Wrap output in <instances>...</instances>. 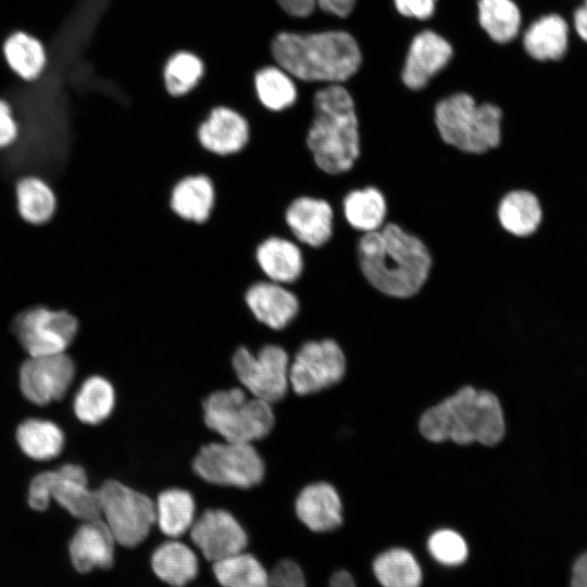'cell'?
I'll list each match as a JSON object with an SVG mask.
<instances>
[{
    "label": "cell",
    "mask_w": 587,
    "mask_h": 587,
    "mask_svg": "<svg viewBox=\"0 0 587 587\" xmlns=\"http://www.w3.org/2000/svg\"><path fill=\"white\" fill-rule=\"evenodd\" d=\"M358 259L366 280L384 295L409 298L425 284L432 257L425 243L397 224L364 234Z\"/></svg>",
    "instance_id": "1"
},
{
    "label": "cell",
    "mask_w": 587,
    "mask_h": 587,
    "mask_svg": "<svg viewBox=\"0 0 587 587\" xmlns=\"http://www.w3.org/2000/svg\"><path fill=\"white\" fill-rule=\"evenodd\" d=\"M276 64L305 83L340 84L361 64V50L347 32L278 33L271 42Z\"/></svg>",
    "instance_id": "2"
},
{
    "label": "cell",
    "mask_w": 587,
    "mask_h": 587,
    "mask_svg": "<svg viewBox=\"0 0 587 587\" xmlns=\"http://www.w3.org/2000/svg\"><path fill=\"white\" fill-rule=\"evenodd\" d=\"M304 145L315 167L327 175L348 172L360 154L354 102L340 84L316 90Z\"/></svg>",
    "instance_id": "3"
},
{
    "label": "cell",
    "mask_w": 587,
    "mask_h": 587,
    "mask_svg": "<svg viewBox=\"0 0 587 587\" xmlns=\"http://www.w3.org/2000/svg\"><path fill=\"white\" fill-rule=\"evenodd\" d=\"M420 430L434 442L452 440L459 445L495 446L504 436L505 422L496 395L465 386L426 410Z\"/></svg>",
    "instance_id": "4"
},
{
    "label": "cell",
    "mask_w": 587,
    "mask_h": 587,
    "mask_svg": "<svg viewBox=\"0 0 587 587\" xmlns=\"http://www.w3.org/2000/svg\"><path fill=\"white\" fill-rule=\"evenodd\" d=\"M502 111L492 103L477 104L465 92L451 95L435 108L438 133L447 145L465 153L480 154L501 141Z\"/></svg>",
    "instance_id": "5"
},
{
    "label": "cell",
    "mask_w": 587,
    "mask_h": 587,
    "mask_svg": "<svg viewBox=\"0 0 587 587\" xmlns=\"http://www.w3.org/2000/svg\"><path fill=\"white\" fill-rule=\"evenodd\" d=\"M203 417L224 440L247 444L265 437L275 421L271 403L240 388L211 394L203 402Z\"/></svg>",
    "instance_id": "6"
},
{
    "label": "cell",
    "mask_w": 587,
    "mask_h": 587,
    "mask_svg": "<svg viewBox=\"0 0 587 587\" xmlns=\"http://www.w3.org/2000/svg\"><path fill=\"white\" fill-rule=\"evenodd\" d=\"M97 494L115 542L132 548L145 540L155 523V505L148 496L115 479L105 480Z\"/></svg>",
    "instance_id": "7"
},
{
    "label": "cell",
    "mask_w": 587,
    "mask_h": 587,
    "mask_svg": "<svg viewBox=\"0 0 587 587\" xmlns=\"http://www.w3.org/2000/svg\"><path fill=\"white\" fill-rule=\"evenodd\" d=\"M12 333L28 357L63 353L75 340L78 319L67 310L36 304L18 312Z\"/></svg>",
    "instance_id": "8"
},
{
    "label": "cell",
    "mask_w": 587,
    "mask_h": 587,
    "mask_svg": "<svg viewBox=\"0 0 587 587\" xmlns=\"http://www.w3.org/2000/svg\"><path fill=\"white\" fill-rule=\"evenodd\" d=\"M203 480L238 488H250L264 477V463L252 444L227 441L203 446L192 463Z\"/></svg>",
    "instance_id": "9"
},
{
    "label": "cell",
    "mask_w": 587,
    "mask_h": 587,
    "mask_svg": "<svg viewBox=\"0 0 587 587\" xmlns=\"http://www.w3.org/2000/svg\"><path fill=\"white\" fill-rule=\"evenodd\" d=\"M289 360L277 345H266L257 354L240 347L233 357L237 378L251 396L274 403L289 387Z\"/></svg>",
    "instance_id": "10"
},
{
    "label": "cell",
    "mask_w": 587,
    "mask_h": 587,
    "mask_svg": "<svg viewBox=\"0 0 587 587\" xmlns=\"http://www.w3.org/2000/svg\"><path fill=\"white\" fill-rule=\"evenodd\" d=\"M345 369V355L337 342L308 341L289 365V386L301 396L314 394L338 383Z\"/></svg>",
    "instance_id": "11"
},
{
    "label": "cell",
    "mask_w": 587,
    "mask_h": 587,
    "mask_svg": "<svg viewBox=\"0 0 587 587\" xmlns=\"http://www.w3.org/2000/svg\"><path fill=\"white\" fill-rule=\"evenodd\" d=\"M75 372V363L65 352L29 357L18 371L20 390L30 403L48 405L67 394Z\"/></svg>",
    "instance_id": "12"
},
{
    "label": "cell",
    "mask_w": 587,
    "mask_h": 587,
    "mask_svg": "<svg viewBox=\"0 0 587 587\" xmlns=\"http://www.w3.org/2000/svg\"><path fill=\"white\" fill-rule=\"evenodd\" d=\"M252 129L248 116L237 108L218 103L198 123L195 137L199 147L216 158H232L249 146Z\"/></svg>",
    "instance_id": "13"
},
{
    "label": "cell",
    "mask_w": 587,
    "mask_h": 587,
    "mask_svg": "<svg viewBox=\"0 0 587 587\" xmlns=\"http://www.w3.org/2000/svg\"><path fill=\"white\" fill-rule=\"evenodd\" d=\"M284 224L290 237L304 249L320 250L334 233V210L323 197L300 193L294 197L283 213Z\"/></svg>",
    "instance_id": "14"
},
{
    "label": "cell",
    "mask_w": 587,
    "mask_h": 587,
    "mask_svg": "<svg viewBox=\"0 0 587 587\" xmlns=\"http://www.w3.org/2000/svg\"><path fill=\"white\" fill-rule=\"evenodd\" d=\"M243 303L251 317L272 330L288 327L300 312V298L290 286L263 277L250 283L243 291Z\"/></svg>",
    "instance_id": "15"
},
{
    "label": "cell",
    "mask_w": 587,
    "mask_h": 587,
    "mask_svg": "<svg viewBox=\"0 0 587 587\" xmlns=\"http://www.w3.org/2000/svg\"><path fill=\"white\" fill-rule=\"evenodd\" d=\"M193 544L203 557L214 562L245 550L248 537L238 521L225 510H208L190 528Z\"/></svg>",
    "instance_id": "16"
},
{
    "label": "cell",
    "mask_w": 587,
    "mask_h": 587,
    "mask_svg": "<svg viewBox=\"0 0 587 587\" xmlns=\"http://www.w3.org/2000/svg\"><path fill=\"white\" fill-rule=\"evenodd\" d=\"M253 259L263 278L290 287L305 270L304 248L285 234L263 237L254 248Z\"/></svg>",
    "instance_id": "17"
},
{
    "label": "cell",
    "mask_w": 587,
    "mask_h": 587,
    "mask_svg": "<svg viewBox=\"0 0 587 587\" xmlns=\"http://www.w3.org/2000/svg\"><path fill=\"white\" fill-rule=\"evenodd\" d=\"M217 202L214 179L205 172H192L178 177L170 188V211L180 221L203 225L210 221Z\"/></svg>",
    "instance_id": "18"
},
{
    "label": "cell",
    "mask_w": 587,
    "mask_h": 587,
    "mask_svg": "<svg viewBox=\"0 0 587 587\" xmlns=\"http://www.w3.org/2000/svg\"><path fill=\"white\" fill-rule=\"evenodd\" d=\"M51 500L74 517L84 522L101 519L97 489L88 486L85 469L75 463H65L51 470Z\"/></svg>",
    "instance_id": "19"
},
{
    "label": "cell",
    "mask_w": 587,
    "mask_h": 587,
    "mask_svg": "<svg viewBox=\"0 0 587 587\" xmlns=\"http://www.w3.org/2000/svg\"><path fill=\"white\" fill-rule=\"evenodd\" d=\"M452 57V47L432 30L417 34L411 42L402 71L407 87L419 90L441 71Z\"/></svg>",
    "instance_id": "20"
},
{
    "label": "cell",
    "mask_w": 587,
    "mask_h": 587,
    "mask_svg": "<svg viewBox=\"0 0 587 587\" xmlns=\"http://www.w3.org/2000/svg\"><path fill=\"white\" fill-rule=\"evenodd\" d=\"M115 539L101 520L84 522L70 542L71 561L80 573L109 569L113 564Z\"/></svg>",
    "instance_id": "21"
},
{
    "label": "cell",
    "mask_w": 587,
    "mask_h": 587,
    "mask_svg": "<svg viewBox=\"0 0 587 587\" xmlns=\"http://www.w3.org/2000/svg\"><path fill=\"white\" fill-rule=\"evenodd\" d=\"M15 208L20 218L33 226L50 223L58 211V195L42 176L30 173L14 183Z\"/></svg>",
    "instance_id": "22"
},
{
    "label": "cell",
    "mask_w": 587,
    "mask_h": 587,
    "mask_svg": "<svg viewBox=\"0 0 587 587\" xmlns=\"http://www.w3.org/2000/svg\"><path fill=\"white\" fill-rule=\"evenodd\" d=\"M299 520L316 533L337 528L341 522V501L336 489L327 483L304 487L296 500Z\"/></svg>",
    "instance_id": "23"
},
{
    "label": "cell",
    "mask_w": 587,
    "mask_h": 587,
    "mask_svg": "<svg viewBox=\"0 0 587 587\" xmlns=\"http://www.w3.org/2000/svg\"><path fill=\"white\" fill-rule=\"evenodd\" d=\"M2 54L13 74L25 83L39 80L48 66L43 42L23 30H15L5 38Z\"/></svg>",
    "instance_id": "24"
},
{
    "label": "cell",
    "mask_w": 587,
    "mask_h": 587,
    "mask_svg": "<svg viewBox=\"0 0 587 587\" xmlns=\"http://www.w3.org/2000/svg\"><path fill=\"white\" fill-rule=\"evenodd\" d=\"M542 208L538 197L525 189L504 195L498 205V220L502 228L516 237L535 234L542 222Z\"/></svg>",
    "instance_id": "25"
},
{
    "label": "cell",
    "mask_w": 587,
    "mask_h": 587,
    "mask_svg": "<svg viewBox=\"0 0 587 587\" xmlns=\"http://www.w3.org/2000/svg\"><path fill=\"white\" fill-rule=\"evenodd\" d=\"M253 95L263 110L274 114L289 111L299 99L294 77L278 65L264 66L254 74Z\"/></svg>",
    "instance_id": "26"
},
{
    "label": "cell",
    "mask_w": 587,
    "mask_h": 587,
    "mask_svg": "<svg viewBox=\"0 0 587 587\" xmlns=\"http://www.w3.org/2000/svg\"><path fill=\"white\" fill-rule=\"evenodd\" d=\"M569 43V26L559 14H547L536 20L525 32V51L538 61L563 58Z\"/></svg>",
    "instance_id": "27"
},
{
    "label": "cell",
    "mask_w": 587,
    "mask_h": 587,
    "mask_svg": "<svg viewBox=\"0 0 587 587\" xmlns=\"http://www.w3.org/2000/svg\"><path fill=\"white\" fill-rule=\"evenodd\" d=\"M15 439L20 450L34 461H50L65 445L62 428L50 420L30 417L18 424Z\"/></svg>",
    "instance_id": "28"
},
{
    "label": "cell",
    "mask_w": 587,
    "mask_h": 587,
    "mask_svg": "<svg viewBox=\"0 0 587 587\" xmlns=\"http://www.w3.org/2000/svg\"><path fill=\"white\" fill-rule=\"evenodd\" d=\"M151 566L154 574L172 587H184L198 574L195 552L176 540L166 541L154 550Z\"/></svg>",
    "instance_id": "29"
},
{
    "label": "cell",
    "mask_w": 587,
    "mask_h": 587,
    "mask_svg": "<svg viewBox=\"0 0 587 587\" xmlns=\"http://www.w3.org/2000/svg\"><path fill=\"white\" fill-rule=\"evenodd\" d=\"M115 404V391L104 377L92 375L86 378L73 399V412L78 421L97 425L108 419Z\"/></svg>",
    "instance_id": "30"
},
{
    "label": "cell",
    "mask_w": 587,
    "mask_h": 587,
    "mask_svg": "<svg viewBox=\"0 0 587 587\" xmlns=\"http://www.w3.org/2000/svg\"><path fill=\"white\" fill-rule=\"evenodd\" d=\"M155 505V522L163 534L176 538L191 528L195 522V500L188 491L172 488L162 491Z\"/></svg>",
    "instance_id": "31"
},
{
    "label": "cell",
    "mask_w": 587,
    "mask_h": 587,
    "mask_svg": "<svg viewBox=\"0 0 587 587\" xmlns=\"http://www.w3.org/2000/svg\"><path fill=\"white\" fill-rule=\"evenodd\" d=\"M342 211L350 226L366 234L383 226L387 207L378 189L366 187L349 192L344 198Z\"/></svg>",
    "instance_id": "32"
},
{
    "label": "cell",
    "mask_w": 587,
    "mask_h": 587,
    "mask_svg": "<svg viewBox=\"0 0 587 587\" xmlns=\"http://www.w3.org/2000/svg\"><path fill=\"white\" fill-rule=\"evenodd\" d=\"M375 577L383 587H420L422 570L407 549L394 548L378 554L373 562Z\"/></svg>",
    "instance_id": "33"
},
{
    "label": "cell",
    "mask_w": 587,
    "mask_h": 587,
    "mask_svg": "<svg viewBox=\"0 0 587 587\" xmlns=\"http://www.w3.org/2000/svg\"><path fill=\"white\" fill-rule=\"evenodd\" d=\"M204 75L202 60L189 51L174 53L165 63L162 73L165 93L173 99L190 96Z\"/></svg>",
    "instance_id": "34"
},
{
    "label": "cell",
    "mask_w": 587,
    "mask_h": 587,
    "mask_svg": "<svg viewBox=\"0 0 587 587\" xmlns=\"http://www.w3.org/2000/svg\"><path fill=\"white\" fill-rule=\"evenodd\" d=\"M479 24L499 43L514 39L521 27V12L512 0H478Z\"/></svg>",
    "instance_id": "35"
},
{
    "label": "cell",
    "mask_w": 587,
    "mask_h": 587,
    "mask_svg": "<svg viewBox=\"0 0 587 587\" xmlns=\"http://www.w3.org/2000/svg\"><path fill=\"white\" fill-rule=\"evenodd\" d=\"M213 573L222 587H268L270 574L251 554L240 552L213 563Z\"/></svg>",
    "instance_id": "36"
},
{
    "label": "cell",
    "mask_w": 587,
    "mask_h": 587,
    "mask_svg": "<svg viewBox=\"0 0 587 587\" xmlns=\"http://www.w3.org/2000/svg\"><path fill=\"white\" fill-rule=\"evenodd\" d=\"M427 548L438 563L447 566L462 564L469 554L464 538L452 529H439L433 533L428 538Z\"/></svg>",
    "instance_id": "37"
},
{
    "label": "cell",
    "mask_w": 587,
    "mask_h": 587,
    "mask_svg": "<svg viewBox=\"0 0 587 587\" xmlns=\"http://www.w3.org/2000/svg\"><path fill=\"white\" fill-rule=\"evenodd\" d=\"M268 587H307L304 574L300 566L291 560H283L270 574ZM328 587H357L353 577L340 570L333 574Z\"/></svg>",
    "instance_id": "38"
},
{
    "label": "cell",
    "mask_w": 587,
    "mask_h": 587,
    "mask_svg": "<svg viewBox=\"0 0 587 587\" xmlns=\"http://www.w3.org/2000/svg\"><path fill=\"white\" fill-rule=\"evenodd\" d=\"M21 136V124L12 103L0 97V151L8 150Z\"/></svg>",
    "instance_id": "39"
},
{
    "label": "cell",
    "mask_w": 587,
    "mask_h": 587,
    "mask_svg": "<svg viewBox=\"0 0 587 587\" xmlns=\"http://www.w3.org/2000/svg\"><path fill=\"white\" fill-rule=\"evenodd\" d=\"M51 471L36 474L28 484L27 503L35 511H45L51 502Z\"/></svg>",
    "instance_id": "40"
},
{
    "label": "cell",
    "mask_w": 587,
    "mask_h": 587,
    "mask_svg": "<svg viewBox=\"0 0 587 587\" xmlns=\"http://www.w3.org/2000/svg\"><path fill=\"white\" fill-rule=\"evenodd\" d=\"M399 13L419 20L429 18L435 11L436 0H394Z\"/></svg>",
    "instance_id": "41"
},
{
    "label": "cell",
    "mask_w": 587,
    "mask_h": 587,
    "mask_svg": "<svg viewBox=\"0 0 587 587\" xmlns=\"http://www.w3.org/2000/svg\"><path fill=\"white\" fill-rule=\"evenodd\" d=\"M280 9L294 17H307L316 7V0H276Z\"/></svg>",
    "instance_id": "42"
},
{
    "label": "cell",
    "mask_w": 587,
    "mask_h": 587,
    "mask_svg": "<svg viewBox=\"0 0 587 587\" xmlns=\"http://www.w3.org/2000/svg\"><path fill=\"white\" fill-rule=\"evenodd\" d=\"M355 0H316V5L327 13L345 17L353 10Z\"/></svg>",
    "instance_id": "43"
},
{
    "label": "cell",
    "mask_w": 587,
    "mask_h": 587,
    "mask_svg": "<svg viewBox=\"0 0 587 587\" xmlns=\"http://www.w3.org/2000/svg\"><path fill=\"white\" fill-rule=\"evenodd\" d=\"M571 587H587V551L573 565Z\"/></svg>",
    "instance_id": "44"
},
{
    "label": "cell",
    "mask_w": 587,
    "mask_h": 587,
    "mask_svg": "<svg viewBox=\"0 0 587 587\" xmlns=\"http://www.w3.org/2000/svg\"><path fill=\"white\" fill-rule=\"evenodd\" d=\"M574 26L578 36L587 42V0L574 13Z\"/></svg>",
    "instance_id": "45"
}]
</instances>
